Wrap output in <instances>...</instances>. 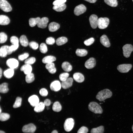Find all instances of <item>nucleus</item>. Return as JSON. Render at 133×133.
Here are the masks:
<instances>
[{
  "instance_id": "1",
  "label": "nucleus",
  "mask_w": 133,
  "mask_h": 133,
  "mask_svg": "<svg viewBox=\"0 0 133 133\" xmlns=\"http://www.w3.org/2000/svg\"><path fill=\"white\" fill-rule=\"evenodd\" d=\"M112 92L109 89H106L99 91L96 96V98L100 101H102L111 97Z\"/></svg>"
},
{
  "instance_id": "2",
  "label": "nucleus",
  "mask_w": 133,
  "mask_h": 133,
  "mask_svg": "<svg viewBox=\"0 0 133 133\" xmlns=\"http://www.w3.org/2000/svg\"><path fill=\"white\" fill-rule=\"evenodd\" d=\"M88 108L90 111L95 114H101L103 112L101 106L95 102H90L88 105Z\"/></svg>"
},
{
  "instance_id": "3",
  "label": "nucleus",
  "mask_w": 133,
  "mask_h": 133,
  "mask_svg": "<svg viewBox=\"0 0 133 133\" xmlns=\"http://www.w3.org/2000/svg\"><path fill=\"white\" fill-rule=\"evenodd\" d=\"M109 22V20L108 18L100 17L98 19L97 26L100 29H104L107 27Z\"/></svg>"
},
{
  "instance_id": "4",
  "label": "nucleus",
  "mask_w": 133,
  "mask_h": 133,
  "mask_svg": "<svg viewBox=\"0 0 133 133\" xmlns=\"http://www.w3.org/2000/svg\"><path fill=\"white\" fill-rule=\"evenodd\" d=\"M74 124V120L72 118H68L65 121L64 127L65 130L66 132L70 131L73 128Z\"/></svg>"
},
{
  "instance_id": "5",
  "label": "nucleus",
  "mask_w": 133,
  "mask_h": 133,
  "mask_svg": "<svg viewBox=\"0 0 133 133\" xmlns=\"http://www.w3.org/2000/svg\"><path fill=\"white\" fill-rule=\"evenodd\" d=\"M122 49L124 56L128 58L133 51V46L131 44H127L123 46Z\"/></svg>"
},
{
  "instance_id": "6",
  "label": "nucleus",
  "mask_w": 133,
  "mask_h": 133,
  "mask_svg": "<svg viewBox=\"0 0 133 133\" xmlns=\"http://www.w3.org/2000/svg\"><path fill=\"white\" fill-rule=\"evenodd\" d=\"M0 7L1 9L5 12L11 11L12 8L6 0H0Z\"/></svg>"
},
{
  "instance_id": "7",
  "label": "nucleus",
  "mask_w": 133,
  "mask_h": 133,
  "mask_svg": "<svg viewBox=\"0 0 133 133\" xmlns=\"http://www.w3.org/2000/svg\"><path fill=\"white\" fill-rule=\"evenodd\" d=\"M132 65L129 64H124L120 65L117 67V70L122 73L128 72L132 67Z\"/></svg>"
},
{
  "instance_id": "8",
  "label": "nucleus",
  "mask_w": 133,
  "mask_h": 133,
  "mask_svg": "<svg viewBox=\"0 0 133 133\" xmlns=\"http://www.w3.org/2000/svg\"><path fill=\"white\" fill-rule=\"evenodd\" d=\"M6 64L10 68L14 69L18 67L19 63L16 59L14 58H11L8 59L7 60Z\"/></svg>"
},
{
  "instance_id": "9",
  "label": "nucleus",
  "mask_w": 133,
  "mask_h": 133,
  "mask_svg": "<svg viewBox=\"0 0 133 133\" xmlns=\"http://www.w3.org/2000/svg\"><path fill=\"white\" fill-rule=\"evenodd\" d=\"M36 130V126L32 123H30L25 125L22 128V131L25 133H33Z\"/></svg>"
},
{
  "instance_id": "10",
  "label": "nucleus",
  "mask_w": 133,
  "mask_h": 133,
  "mask_svg": "<svg viewBox=\"0 0 133 133\" xmlns=\"http://www.w3.org/2000/svg\"><path fill=\"white\" fill-rule=\"evenodd\" d=\"M9 46L5 45L1 47L0 49V56L1 57H4L7 55L10 54L12 52L11 51L9 48Z\"/></svg>"
},
{
  "instance_id": "11",
  "label": "nucleus",
  "mask_w": 133,
  "mask_h": 133,
  "mask_svg": "<svg viewBox=\"0 0 133 133\" xmlns=\"http://www.w3.org/2000/svg\"><path fill=\"white\" fill-rule=\"evenodd\" d=\"M86 9V7L84 5L80 4L75 7L74 13L75 15L78 16L85 12Z\"/></svg>"
},
{
  "instance_id": "12",
  "label": "nucleus",
  "mask_w": 133,
  "mask_h": 133,
  "mask_svg": "<svg viewBox=\"0 0 133 133\" xmlns=\"http://www.w3.org/2000/svg\"><path fill=\"white\" fill-rule=\"evenodd\" d=\"M50 87L52 91L57 92L59 91L62 87L61 83L58 80H55L51 83Z\"/></svg>"
},
{
  "instance_id": "13",
  "label": "nucleus",
  "mask_w": 133,
  "mask_h": 133,
  "mask_svg": "<svg viewBox=\"0 0 133 133\" xmlns=\"http://www.w3.org/2000/svg\"><path fill=\"white\" fill-rule=\"evenodd\" d=\"M98 18L97 16L92 15L89 17V20L91 27L94 29H96L97 26Z\"/></svg>"
},
{
  "instance_id": "14",
  "label": "nucleus",
  "mask_w": 133,
  "mask_h": 133,
  "mask_svg": "<svg viewBox=\"0 0 133 133\" xmlns=\"http://www.w3.org/2000/svg\"><path fill=\"white\" fill-rule=\"evenodd\" d=\"M28 101L30 105L33 107H34L39 102V98L36 95H33L30 97Z\"/></svg>"
},
{
  "instance_id": "15",
  "label": "nucleus",
  "mask_w": 133,
  "mask_h": 133,
  "mask_svg": "<svg viewBox=\"0 0 133 133\" xmlns=\"http://www.w3.org/2000/svg\"><path fill=\"white\" fill-rule=\"evenodd\" d=\"M73 82V79L72 78H68L65 81L62 82V87L64 89H67L72 86Z\"/></svg>"
},
{
  "instance_id": "16",
  "label": "nucleus",
  "mask_w": 133,
  "mask_h": 133,
  "mask_svg": "<svg viewBox=\"0 0 133 133\" xmlns=\"http://www.w3.org/2000/svg\"><path fill=\"white\" fill-rule=\"evenodd\" d=\"M96 64V61L95 59L91 57L87 60L85 62L84 66L87 68L90 69L93 68Z\"/></svg>"
},
{
  "instance_id": "17",
  "label": "nucleus",
  "mask_w": 133,
  "mask_h": 133,
  "mask_svg": "<svg viewBox=\"0 0 133 133\" xmlns=\"http://www.w3.org/2000/svg\"><path fill=\"white\" fill-rule=\"evenodd\" d=\"M49 21L48 18L47 17H43L40 18L37 25L38 27L41 28H45L47 26Z\"/></svg>"
},
{
  "instance_id": "18",
  "label": "nucleus",
  "mask_w": 133,
  "mask_h": 133,
  "mask_svg": "<svg viewBox=\"0 0 133 133\" xmlns=\"http://www.w3.org/2000/svg\"><path fill=\"white\" fill-rule=\"evenodd\" d=\"M20 70L23 71L24 74L27 75L32 73V67L30 65L25 64L21 67Z\"/></svg>"
},
{
  "instance_id": "19",
  "label": "nucleus",
  "mask_w": 133,
  "mask_h": 133,
  "mask_svg": "<svg viewBox=\"0 0 133 133\" xmlns=\"http://www.w3.org/2000/svg\"><path fill=\"white\" fill-rule=\"evenodd\" d=\"M100 42L104 46L106 47H109L110 46L109 40L107 36L105 35H103L100 37Z\"/></svg>"
},
{
  "instance_id": "20",
  "label": "nucleus",
  "mask_w": 133,
  "mask_h": 133,
  "mask_svg": "<svg viewBox=\"0 0 133 133\" xmlns=\"http://www.w3.org/2000/svg\"><path fill=\"white\" fill-rule=\"evenodd\" d=\"M74 80L76 82L81 83L83 82L84 80V78L83 75L82 73L77 72L74 73L73 75Z\"/></svg>"
},
{
  "instance_id": "21",
  "label": "nucleus",
  "mask_w": 133,
  "mask_h": 133,
  "mask_svg": "<svg viewBox=\"0 0 133 133\" xmlns=\"http://www.w3.org/2000/svg\"><path fill=\"white\" fill-rule=\"evenodd\" d=\"M45 67L49 72L51 74H54L56 72V70L55 67V64L53 62L46 64Z\"/></svg>"
},
{
  "instance_id": "22",
  "label": "nucleus",
  "mask_w": 133,
  "mask_h": 133,
  "mask_svg": "<svg viewBox=\"0 0 133 133\" xmlns=\"http://www.w3.org/2000/svg\"><path fill=\"white\" fill-rule=\"evenodd\" d=\"M60 27V25L58 23L54 22H52L49 24L48 29L50 32H54L58 29Z\"/></svg>"
},
{
  "instance_id": "23",
  "label": "nucleus",
  "mask_w": 133,
  "mask_h": 133,
  "mask_svg": "<svg viewBox=\"0 0 133 133\" xmlns=\"http://www.w3.org/2000/svg\"><path fill=\"white\" fill-rule=\"evenodd\" d=\"M4 76L7 79L12 78L14 74V69L9 68L5 70L3 73Z\"/></svg>"
},
{
  "instance_id": "24",
  "label": "nucleus",
  "mask_w": 133,
  "mask_h": 133,
  "mask_svg": "<svg viewBox=\"0 0 133 133\" xmlns=\"http://www.w3.org/2000/svg\"><path fill=\"white\" fill-rule=\"evenodd\" d=\"M10 22V20L7 16L4 15H0V24L1 25H7Z\"/></svg>"
},
{
  "instance_id": "25",
  "label": "nucleus",
  "mask_w": 133,
  "mask_h": 133,
  "mask_svg": "<svg viewBox=\"0 0 133 133\" xmlns=\"http://www.w3.org/2000/svg\"><path fill=\"white\" fill-rule=\"evenodd\" d=\"M45 105L43 102H39L34 107V111L36 112H40L43 111L45 108Z\"/></svg>"
},
{
  "instance_id": "26",
  "label": "nucleus",
  "mask_w": 133,
  "mask_h": 133,
  "mask_svg": "<svg viewBox=\"0 0 133 133\" xmlns=\"http://www.w3.org/2000/svg\"><path fill=\"white\" fill-rule=\"evenodd\" d=\"M56 60V58L55 57L49 55L44 57L42 59V62L44 63L47 64L52 62Z\"/></svg>"
},
{
  "instance_id": "27",
  "label": "nucleus",
  "mask_w": 133,
  "mask_h": 133,
  "mask_svg": "<svg viewBox=\"0 0 133 133\" xmlns=\"http://www.w3.org/2000/svg\"><path fill=\"white\" fill-rule=\"evenodd\" d=\"M62 67L64 71L67 72L71 71L72 69V66L69 63L67 62H65L62 63Z\"/></svg>"
},
{
  "instance_id": "28",
  "label": "nucleus",
  "mask_w": 133,
  "mask_h": 133,
  "mask_svg": "<svg viewBox=\"0 0 133 133\" xmlns=\"http://www.w3.org/2000/svg\"><path fill=\"white\" fill-rule=\"evenodd\" d=\"M19 41L21 45L23 47H27L29 44L28 40L25 35H21Z\"/></svg>"
},
{
  "instance_id": "29",
  "label": "nucleus",
  "mask_w": 133,
  "mask_h": 133,
  "mask_svg": "<svg viewBox=\"0 0 133 133\" xmlns=\"http://www.w3.org/2000/svg\"><path fill=\"white\" fill-rule=\"evenodd\" d=\"M66 7V4L64 3L61 5H54L53 9L56 11L60 12L64 10Z\"/></svg>"
},
{
  "instance_id": "30",
  "label": "nucleus",
  "mask_w": 133,
  "mask_h": 133,
  "mask_svg": "<svg viewBox=\"0 0 133 133\" xmlns=\"http://www.w3.org/2000/svg\"><path fill=\"white\" fill-rule=\"evenodd\" d=\"M67 41V39L66 37H61L58 38L56 39V42L57 45L61 46L65 44Z\"/></svg>"
},
{
  "instance_id": "31",
  "label": "nucleus",
  "mask_w": 133,
  "mask_h": 133,
  "mask_svg": "<svg viewBox=\"0 0 133 133\" xmlns=\"http://www.w3.org/2000/svg\"><path fill=\"white\" fill-rule=\"evenodd\" d=\"M9 91L8 84L4 83L1 84L0 85V92L2 93H7Z\"/></svg>"
},
{
  "instance_id": "32",
  "label": "nucleus",
  "mask_w": 133,
  "mask_h": 133,
  "mask_svg": "<svg viewBox=\"0 0 133 133\" xmlns=\"http://www.w3.org/2000/svg\"><path fill=\"white\" fill-rule=\"evenodd\" d=\"M52 109L54 111L58 112L62 109V106L60 102L58 101L55 102L53 104Z\"/></svg>"
},
{
  "instance_id": "33",
  "label": "nucleus",
  "mask_w": 133,
  "mask_h": 133,
  "mask_svg": "<svg viewBox=\"0 0 133 133\" xmlns=\"http://www.w3.org/2000/svg\"><path fill=\"white\" fill-rule=\"evenodd\" d=\"M40 18L39 17L30 18L29 20V24L30 26L32 27L34 26L37 24Z\"/></svg>"
},
{
  "instance_id": "34",
  "label": "nucleus",
  "mask_w": 133,
  "mask_h": 133,
  "mask_svg": "<svg viewBox=\"0 0 133 133\" xmlns=\"http://www.w3.org/2000/svg\"><path fill=\"white\" fill-rule=\"evenodd\" d=\"M75 52L77 56L83 57L86 55L88 52L87 50L85 49H78L76 50Z\"/></svg>"
},
{
  "instance_id": "35",
  "label": "nucleus",
  "mask_w": 133,
  "mask_h": 133,
  "mask_svg": "<svg viewBox=\"0 0 133 133\" xmlns=\"http://www.w3.org/2000/svg\"><path fill=\"white\" fill-rule=\"evenodd\" d=\"M34 80V75L33 73H31L26 75L25 81L27 83H31L33 82Z\"/></svg>"
},
{
  "instance_id": "36",
  "label": "nucleus",
  "mask_w": 133,
  "mask_h": 133,
  "mask_svg": "<svg viewBox=\"0 0 133 133\" xmlns=\"http://www.w3.org/2000/svg\"><path fill=\"white\" fill-rule=\"evenodd\" d=\"M104 131V127L101 126L92 129L91 131V133H103Z\"/></svg>"
},
{
  "instance_id": "37",
  "label": "nucleus",
  "mask_w": 133,
  "mask_h": 133,
  "mask_svg": "<svg viewBox=\"0 0 133 133\" xmlns=\"http://www.w3.org/2000/svg\"><path fill=\"white\" fill-rule=\"evenodd\" d=\"M104 1L107 4L112 7H116L118 5L117 0H104Z\"/></svg>"
},
{
  "instance_id": "38",
  "label": "nucleus",
  "mask_w": 133,
  "mask_h": 133,
  "mask_svg": "<svg viewBox=\"0 0 133 133\" xmlns=\"http://www.w3.org/2000/svg\"><path fill=\"white\" fill-rule=\"evenodd\" d=\"M22 99L19 97H17L13 105V107L14 108H16L20 107L21 105Z\"/></svg>"
},
{
  "instance_id": "39",
  "label": "nucleus",
  "mask_w": 133,
  "mask_h": 133,
  "mask_svg": "<svg viewBox=\"0 0 133 133\" xmlns=\"http://www.w3.org/2000/svg\"><path fill=\"white\" fill-rule=\"evenodd\" d=\"M10 117V115L8 113H1L0 115V120L1 121H4L8 119Z\"/></svg>"
},
{
  "instance_id": "40",
  "label": "nucleus",
  "mask_w": 133,
  "mask_h": 133,
  "mask_svg": "<svg viewBox=\"0 0 133 133\" xmlns=\"http://www.w3.org/2000/svg\"><path fill=\"white\" fill-rule=\"evenodd\" d=\"M7 36L5 33L1 32L0 33V43H5L7 40Z\"/></svg>"
},
{
  "instance_id": "41",
  "label": "nucleus",
  "mask_w": 133,
  "mask_h": 133,
  "mask_svg": "<svg viewBox=\"0 0 133 133\" xmlns=\"http://www.w3.org/2000/svg\"><path fill=\"white\" fill-rule=\"evenodd\" d=\"M69 74L67 72L62 73L60 74L59 76V78L62 82L66 80L68 77Z\"/></svg>"
},
{
  "instance_id": "42",
  "label": "nucleus",
  "mask_w": 133,
  "mask_h": 133,
  "mask_svg": "<svg viewBox=\"0 0 133 133\" xmlns=\"http://www.w3.org/2000/svg\"><path fill=\"white\" fill-rule=\"evenodd\" d=\"M39 50L42 53H45L48 51V49L46 45L44 43H41L39 47Z\"/></svg>"
},
{
  "instance_id": "43",
  "label": "nucleus",
  "mask_w": 133,
  "mask_h": 133,
  "mask_svg": "<svg viewBox=\"0 0 133 133\" xmlns=\"http://www.w3.org/2000/svg\"><path fill=\"white\" fill-rule=\"evenodd\" d=\"M11 43L14 45H18L19 40L18 38L15 36H11L10 38Z\"/></svg>"
},
{
  "instance_id": "44",
  "label": "nucleus",
  "mask_w": 133,
  "mask_h": 133,
  "mask_svg": "<svg viewBox=\"0 0 133 133\" xmlns=\"http://www.w3.org/2000/svg\"><path fill=\"white\" fill-rule=\"evenodd\" d=\"M35 61L36 59L35 58L33 57H31L26 59L25 60L24 63L25 64L30 65L34 64Z\"/></svg>"
},
{
  "instance_id": "45",
  "label": "nucleus",
  "mask_w": 133,
  "mask_h": 133,
  "mask_svg": "<svg viewBox=\"0 0 133 133\" xmlns=\"http://www.w3.org/2000/svg\"><path fill=\"white\" fill-rule=\"evenodd\" d=\"M29 46L33 50L37 49L38 47V45L36 42L34 41L30 42L29 44Z\"/></svg>"
},
{
  "instance_id": "46",
  "label": "nucleus",
  "mask_w": 133,
  "mask_h": 133,
  "mask_svg": "<svg viewBox=\"0 0 133 133\" xmlns=\"http://www.w3.org/2000/svg\"><path fill=\"white\" fill-rule=\"evenodd\" d=\"M94 41V38L93 37H91L85 40L84 42V43L85 45L89 46L92 44Z\"/></svg>"
},
{
  "instance_id": "47",
  "label": "nucleus",
  "mask_w": 133,
  "mask_h": 133,
  "mask_svg": "<svg viewBox=\"0 0 133 133\" xmlns=\"http://www.w3.org/2000/svg\"><path fill=\"white\" fill-rule=\"evenodd\" d=\"M46 43L48 45H52L55 42V39L52 37L47 38L46 40Z\"/></svg>"
},
{
  "instance_id": "48",
  "label": "nucleus",
  "mask_w": 133,
  "mask_h": 133,
  "mask_svg": "<svg viewBox=\"0 0 133 133\" xmlns=\"http://www.w3.org/2000/svg\"><path fill=\"white\" fill-rule=\"evenodd\" d=\"M29 56V54L28 53H25L19 55L18 58L19 60L22 61L26 59Z\"/></svg>"
},
{
  "instance_id": "49",
  "label": "nucleus",
  "mask_w": 133,
  "mask_h": 133,
  "mask_svg": "<svg viewBox=\"0 0 133 133\" xmlns=\"http://www.w3.org/2000/svg\"><path fill=\"white\" fill-rule=\"evenodd\" d=\"M39 93L41 96L43 97L47 96L48 94L47 90L45 88L41 89L39 91Z\"/></svg>"
},
{
  "instance_id": "50",
  "label": "nucleus",
  "mask_w": 133,
  "mask_h": 133,
  "mask_svg": "<svg viewBox=\"0 0 133 133\" xmlns=\"http://www.w3.org/2000/svg\"><path fill=\"white\" fill-rule=\"evenodd\" d=\"M88 131V129L87 127L82 126L78 130L77 133H87Z\"/></svg>"
},
{
  "instance_id": "51",
  "label": "nucleus",
  "mask_w": 133,
  "mask_h": 133,
  "mask_svg": "<svg viewBox=\"0 0 133 133\" xmlns=\"http://www.w3.org/2000/svg\"><path fill=\"white\" fill-rule=\"evenodd\" d=\"M66 0H55L53 1V4L54 5H61L65 3Z\"/></svg>"
},
{
  "instance_id": "52",
  "label": "nucleus",
  "mask_w": 133,
  "mask_h": 133,
  "mask_svg": "<svg viewBox=\"0 0 133 133\" xmlns=\"http://www.w3.org/2000/svg\"><path fill=\"white\" fill-rule=\"evenodd\" d=\"M18 47L19 44L17 45H12L9 46V49L12 52L14 51L18 48Z\"/></svg>"
},
{
  "instance_id": "53",
  "label": "nucleus",
  "mask_w": 133,
  "mask_h": 133,
  "mask_svg": "<svg viewBox=\"0 0 133 133\" xmlns=\"http://www.w3.org/2000/svg\"><path fill=\"white\" fill-rule=\"evenodd\" d=\"M43 102L45 106H49L51 103L50 100L48 99L45 100Z\"/></svg>"
},
{
  "instance_id": "54",
  "label": "nucleus",
  "mask_w": 133,
  "mask_h": 133,
  "mask_svg": "<svg viewBox=\"0 0 133 133\" xmlns=\"http://www.w3.org/2000/svg\"><path fill=\"white\" fill-rule=\"evenodd\" d=\"M84 0L91 3H94L96 2L97 0Z\"/></svg>"
},
{
  "instance_id": "55",
  "label": "nucleus",
  "mask_w": 133,
  "mask_h": 133,
  "mask_svg": "<svg viewBox=\"0 0 133 133\" xmlns=\"http://www.w3.org/2000/svg\"><path fill=\"white\" fill-rule=\"evenodd\" d=\"M2 70L1 68H0V78L1 79L2 76Z\"/></svg>"
},
{
  "instance_id": "56",
  "label": "nucleus",
  "mask_w": 133,
  "mask_h": 133,
  "mask_svg": "<svg viewBox=\"0 0 133 133\" xmlns=\"http://www.w3.org/2000/svg\"><path fill=\"white\" fill-rule=\"evenodd\" d=\"M51 133H58L57 131L56 130H54Z\"/></svg>"
},
{
  "instance_id": "57",
  "label": "nucleus",
  "mask_w": 133,
  "mask_h": 133,
  "mask_svg": "<svg viewBox=\"0 0 133 133\" xmlns=\"http://www.w3.org/2000/svg\"><path fill=\"white\" fill-rule=\"evenodd\" d=\"M0 133H5V132L3 131L0 130Z\"/></svg>"
},
{
  "instance_id": "58",
  "label": "nucleus",
  "mask_w": 133,
  "mask_h": 133,
  "mask_svg": "<svg viewBox=\"0 0 133 133\" xmlns=\"http://www.w3.org/2000/svg\"><path fill=\"white\" fill-rule=\"evenodd\" d=\"M0 113H1V107L0 108Z\"/></svg>"
},
{
  "instance_id": "59",
  "label": "nucleus",
  "mask_w": 133,
  "mask_h": 133,
  "mask_svg": "<svg viewBox=\"0 0 133 133\" xmlns=\"http://www.w3.org/2000/svg\"><path fill=\"white\" fill-rule=\"evenodd\" d=\"M49 108L48 107V106H47V109L48 110L49 109Z\"/></svg>"
},
{
  "instance_id": "60",
  "label": "nucleus",
  "mask_w": 133,
  "mask_h": 133,
  "mask_svg": "<svg viewBox=\"0 0 133 133\" xmlns=\"http://www.w3.org/2000/svg\"><path fill=\"white\" fill-rule=\"evenodd\" d=\"M132 131L133 132V125L132 126Z\"/></svg>"
},
{
  "instance_id": "61",
  "label": "nucleus",
  "mask_w": 133,
  "mask_h": 133,
  "mask_svg": "<svg viewBox=\"0 0 133 133\" xmlns=\"http://www.w3.org/2000/svg\"><path fill=\"white\" fill-rule=\"evenodd\" d=\"M133 1V0H132Z\"/></svg>"
}]
</instances>
